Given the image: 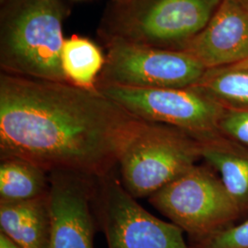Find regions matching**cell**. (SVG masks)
<instances>
[{
  "instance_id": "603a6c76",
  "label": "cell",
  "mask_w": 248,
  "mask_h": 248,
  "mask_svg": "<svg viewBox=\"0 0 248 248\" xmlns=\"http://www.w3.org/2000/svg\"><path fill=\"white\" fill-rule=\"evenodd\" d=\"M247 62V63H248V62Z\"/></svg>"
},
{
  "instance_id": "277c9868",
  "label": "cell",
  "mask_w": 248,
  "mask_h": 248,
  "mask_svg": "<svg viewBox=\"0 0 248 248\" xmlns=\"http://www.w3.org/2000/svg\"><path fill=\"white\" fill-rule=\"evenodd\" d=\"M200 159L201 142L194 136L174 126L145 122L120 156V180L135 199L150 197Z\"/></svg>"
},
{
  "instance_id": "3957f363",
  "label": "cell",
  "mask_w": 248,
  "mask_h": 248,
  "mask_svg": "<svg viewBox=\"0 0 248 248\" xmlns=\"http://www.w3.org/2000/svg\"><path fill=\"white\" fill-rule=\"evenodd\" d=\"M222 0H128L111 2L102 19L106 42L123 40L178 50L198 35Z\"/></svg>"
},
{
  "instance_id": "7402d4cb",
  "label": "cell",
  "mask_w": 248,
  "mask_h": 248,
  "mask_svg": "<svg viewBox=\"0 0 248 248\" xmlns=\"http://www.w3.org/2000/svg\"><path fill=\"white\" fill-rule=\"evenodd\" d=\"M244 62H248V60H246V61H244Z\"/></svg>"
},
{
  "instance_id": "7c38bea8",
  "label": "cell",
  "mask_w": 248,
  "mask_h": 248,
  "mask_svg": "<svg viewBox=\"0 0 248 248\" xmlns=\"http://www.w3.org/2000/svg\"><path fill=\"white\" fill-rule=\"evenodd\" d=\"M0 228L19 248H49V193L23 202H0Z\"/></svg>"
},
{
  "instance_id": "ffe728a7",
  "label": "cell",
  "mask_w": 248,
  "mask_h": 248,
  "mask_svg": "<svg viewBox=\"0 0 248 248\" xmlns=\"http://www.w3.org/2000/svg\"><path fill=\"white\" fill-rule=\"evenodd\" d=\"M8 0H0V5H3L4 3H6Z\"/></svg>"
},
{
  "instance_id": "5b68a950",
  "label": "cell",
  "mask_w": 248,
  "mask_h": 248,
  "mask_svg": "<svg viewBox=\"0 0 248 248\" xmlns=\"http://www.w3.org/2000/svg\"><path fill=\"white\" fill-rule=\"evenodd\" d=\"M149 202L189 238L221 230L242 218L222 180L207 165L196 164L151 195Z\"/></svg>"
},
{
  "instance_id": "d6986e66",
  "label": "cell",
  "mask_w": 248,
  "mask_h": 248,
  "mask_svg": "<svg viewBox=\"0 0 248 248\" xmlns=\"http://www.w3.org/2000/svg\"><path fill=\"white\" fill-rule=\"evenodd\" d=\"M126 1H128V0H111V2H115V3H124Z\"/></svg>"
},
{
  "instance_id": "30bf717a",
  "label": "cell",
  "mask_w": 248,
  "mask_h": 248,
  "mask_svg": "<svg viewBox=\"0 0 248 248\" xmlns=\"http://www.w3.org/2000/svg\"><path fill=\"white\" fill-rule=\"evenodd\" d=\"M177 51L188 53L206 69L248 59V2L222 0L203 30Z\"/></svg>"
},
{
  "instance_id": "8fae6325",
  "label": "cell",
  "mask_w": 248,
  "mask_h": 248,
  "mask_svg": "<svg viewBox=\"0 0 248 248\" xmlns=\"http://www.w3.org/2000/svg\"><path fill=\"white\" fill-rule=\"evenodd\" d=\"M201 157L222 180L242 217L248 214V147L217 133L200 140Z\"/></svg>"
},
{
  "instance_id": "ba28073f",
  "label": "cell",
  "mask_w": 248,
  "mask_h": 248,
  "mask_svg": "<svg viewBox=\"0 0 248 248\" xmlns=\"http://www.w3.org/2000/svg\"><path fill=\"white\" fill-rule=\"evenodd\" d=\"M96 199L108 248H190L183 231L143 209L112 173L98 178Z\"/></svg>"
},
{
  "instance_id": "9a60e30c",
  "label": "cell",
  "mask_w": 248,
  "mask_h": 248,
  "mask_svg": "<svg viewBox=\"0 0 248 248\" xmlns=\"http://www.w3.org/2000/svg\"><path fill=\"white\" fill-rule=\"evenodd\" d=\"M61 62L67 82L82 89H97L105 56L93 41L78 34L64 39Z\"/></svg>"
},
{
  "instance_id": "2e32d148",
  "label": "cell",
  "mask_w": 248,
  "mask_h": 248,
  "mask_svg": "<svg viewBox=\"0 0 248 248\" xmlns=\"http://www.w3.org/2000/svg\"><path fill=\"white\" fill-rule=\"evenodd\" d=\"M190 248H248V218L203 236L189 238Z\"/></svg>"
},
{
  "instance_id": "44dd1931",
  "label": "cell",
  "mask_w": 248,
  "mask_h": 248,
  "mask_svg": "<svg viewBox=\"0 0 248 248\" xmlns=\"http://www.w3.org/2000/svg\"><path fill=\"white\" fill-rule=\"evenodd\" d=\"M239 1H246V2H248V0H239Z\"/></svg>"
},
{
  "instance_id": "7a4b0ae2",
  "label": "cell",
  "mask_w": 248,
  "mask_h": 248,
  "mask_svg": "<svg viewBox=\"0 0 248 248\" xmlns=\"http://www.w3.org/2000/svg\"><path fill=\"white\" fill-rule=\"evenodd\" d=\"M69 13L63 0H8L1 5L2 73L67 82L61 53L63 23Z\"/></svg>"
},
{
  "instance_id": "8992f818",
  "label": "cell",
  "mask_w": 248,
  "mask_h": 248,
  "mask_svg": "<svg viewBox=\"0 0 248 248\" xmlns=\"http://www.w3.org/2000/svg\"><path fill=\"white\" fill-rule=\"evenodd\" d=\"M105 63L97 89L108 86L135 89H184L194 86L206 68L183 51L106 42Z\"/></svg>"
},
{
  "instance_id": "ac0fdd59",
  "label": "cell",
  "mask_w": 248,
  "mask_h": 248,
  "mask_svg": "<svg viewBox=\"0 0 248 248\" xmlns=\"http://www.w3.org/2000/svg\"><path fill=\"white\" fill-rule=\"evenodd\" d=\"M0 248H19L16 244L9 239L4 233L0 232Z\"/></svg>"
},
{
  "instance_id": "6da1fadb",
  "label": "cell",
  "mask_w": 248,
  "mask_h": 248,
  "mask_svg": "<svg viewBox=\"0 0 248 248\" xmlns=\"http://www.w3.org/2000/svg\"><path fill=\"white\" fill-rule=\"evenodd\" d=\"M144 123L98 89L0 75L1 158L98 179L112 173Z\"/></svg>"
},
{
  "instance_id": "52a82bcc",
  "label": "cell",
  "mask_w": 248,
  "mask_h": 248,
  "mask_svg": "<svg viewBox=\"0 0 248 248\" xmlns=\"http://www.w3.org/2000/svg\"><path fill=\"white\" fill-rule=\"evenodd\" d=\"M97 89L134 117L177 127L199 141L219 133L224 108L193 87L135 89L108 86Z\"/></svg>"
},
{
  "instance_id": "4fadbf2b",
  "label": "cell",
  "mask_w": 248,
  "mask_h": 248,
  "mask_svg": "<svg viewBox=\"0 0 248 248\" xmlns=\"http://www.w3.org/2000/svg\"><path fill=\"white\" fill-rule=\"evenodd\" d=\"M49 173L20 157H4L0 164V202H15L49 193Z\"/></svg>"
},
{
  "instance_id": "5bb4252c",
  "label": "cell",
  "mask_w": 248,
  "mask_h": 248,
  "mask_svg": "<svg viewBox=\"0 0 248 248\" xmlns=\"http://www.w3.org/2000/svg\"><path fill=\"white\" fill-rule=\"evenodd\" d=\"M193 88L225 109L248 110V63L206 69Z\"/></svg>"
},
{
  "instance_id": "e0dca14e",
  "label": "cell",
  "mask_w": 248,
  "mask_h": 248,
  "mask_svg": "<svg viewBox=\"0 0 248 248\" xmlns=\"http://www.w3.org/2000/svg\"><path fill=\"white\" fill-rule=\"evenodd\" d=\"M218 130L223 136L248 147V110L224 108Z\"/></svg>"
},
{
  "instance_id": "9c48e42d",
  "label": "cell",
  "mask_w": 248,
  "mask_h": 248,
  "mask_svg": "<svg viewBox=\"0 0 248 248\" xmlns=\"http://www.w3.org/2000/svg\"><path fill=\"white\" fill-rule=\"evenodd\" d=\"M51 238L49 248H94L91 204L98 179L73 171L49 173Z\"/></svg>"
}]
</instances>
